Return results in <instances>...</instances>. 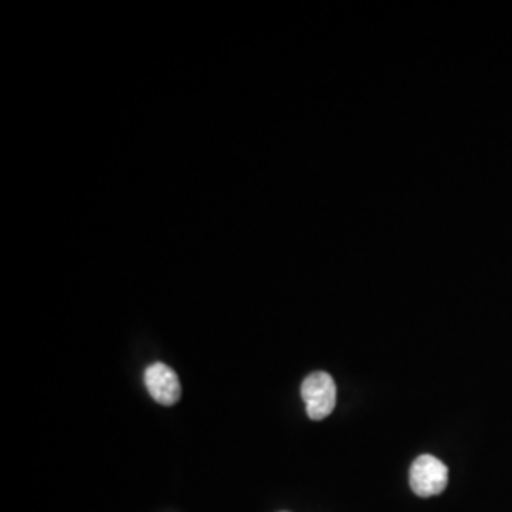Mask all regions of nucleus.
I'll return each mask as SVG.
<instances>
[{"label":"nucleus","mask_w":512,"mask_h":512,"mask_svg":"<svg viewBox=\"0 0 512 512\" xmlns=\"http://www.w3.org/2000/svg\"><path fill=\"white\" fill-rule=\"evenodd\" d=\"M302 399L310 420L329 418L336 406V384L327 372H311L302 384Z\"/></svg>","instance_id":"nucleus-1"},{"label":"nucleus","mask_w":512,"mask_h":512,"mask_svg":"<svg viewBox=\"0 0 512 512\" xmlns=\"http://www.w3.org/2000/svg\"><path fill=\"white\" fill-rule=\"evenodd\" d=\"M448 467L435 456H420L410 467V488L420 497H433L446 490Z\"/></svg>","instance_id":"nucleus-2"},{"label":"nucleus","mask_w":512,"mask_h":512,"mask_svg":"<svg viewBox=\"0 0 512 512\" xmlns=\"http://www.w3.org/2000/svg\"><path fill=\"white\" fill-rule=\"evenodd\" d=\"M148 393L156 403L173 406L181 399V382L177 372L164 363H154L145 370Z\"/></svg>","instance_id":"nucleus-3"}]
</instances>
